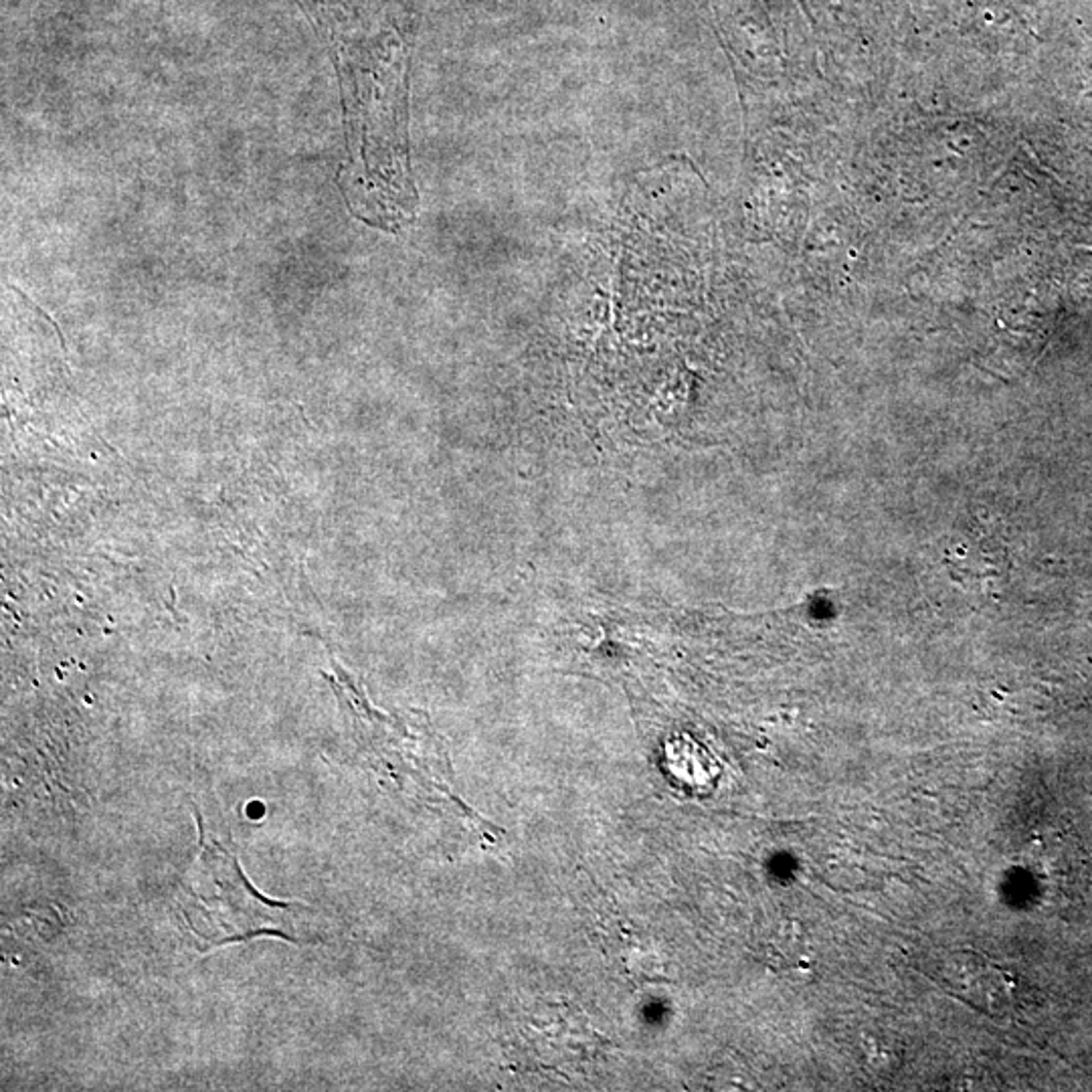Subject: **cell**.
<instances>
[{"mask_svg": "<svg viewBox=\"0 0 1092 1092\" xmlns=\"http://www.w3.org/2000/svg\"><path fill=\"white\" fill-rule=\"evenodd\" d=\"M929 973L951 995L991 1018L1001 1020L1020 1007L1022 989L1018 978L978 951L953 949L938 953Z\"/></svg>", "mask_w": 1092, "mask_h": 1092, "instance_id": "1", "label": "cell"}, {"mask_svg": "<svg viewBox=\"0 0 1092 1092\" xmlns=\"http://www.w3.org/2000/svg\"><path fill=\"white\" fill-rule=\"evenodd\" d=\"M864 1066L874 1074H890L900 1064V1052L886 1034H868L860 1044Z\"/></svg>", "mask_w": 1092, "mask_h": 1092, "instance_id": "2", "label": "cell"}]
</instances>
